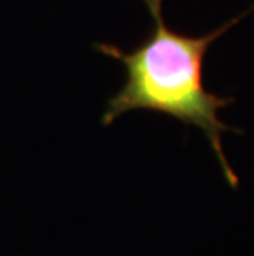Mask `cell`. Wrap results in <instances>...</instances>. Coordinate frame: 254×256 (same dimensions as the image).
Wrapping results in <instances>:
<instances>
[{"label": "cell", "instance_id": "1", "mask_svg": "<svg viewBox=\"0 0 254 256\" xmlns=\"http://www.w3.org/2000/svg\"><path fill=\"white\" fill-rule=\"evenodd\" d=\"M152 17V32L136 48L122 50L111 43H94V50L114 58L126 70L121 90L106 102L102 126H111L122 114L136 110L155 111L198 128L215 152L231 188L240 178L223 149L225 132H241L225 124L218 111L233 104V98L218 96L203 84V58L208 48L231 26L254 12V4L216 30L205 35H187L172 30L164 17V0H142Z\"/></svg>", "mask_w": 254, "mask_h": 256}]
</instances>
